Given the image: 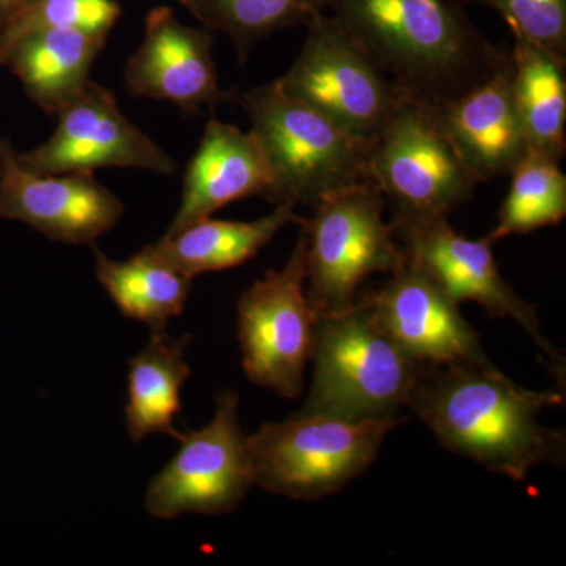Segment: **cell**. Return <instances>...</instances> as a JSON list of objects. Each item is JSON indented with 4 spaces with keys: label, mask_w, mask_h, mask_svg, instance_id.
<instances>
[{
    "label": "cell",
    "mask_w": 566,
    "mask_h": 566,
    "mask_svg": "<svg viewBox=\"0 0 566 566\" xmlns=\"http://www.w3.org/2000/svg\"><path fill=\"white\" fill-rule=\"evenodd\" d=\"M564 405V389H527L491 360L424 367L408 401L444 449L515 482L535 465L564 468L565 431L539 422L545 409Z\"/></svg>",
    "instance_id": "1"
},
{
    "label": "cell",
    "mask_w": 566,
    "mask_h": 566,
    "mask_svg": "<svg viewBox=\"0 0 566 566\" xmlns=\"http://www.w3.org/2000/svg\"><path fill=\"white\" fill-rule=\"evenodd\" d=\"M405 95L436 107L490 77L506 52L461 0H319Z\"/></svg>",
    "instance_id": "2"
},
{
    "label": "cell",
    "mask_w": 566,
    "mask_h": 566,
    "mask_svg": "<svg viewBox=\"0 0 566 566\" xmlns=\"http://www.w3.org/2000/svg\"><path fill=\"white\" fill-rule=\"evenodd\" d=\"M312 360L301 411L349 420L397 417L424 368L390 337L363 294L348 311L316 316Z\"/></svg>",
    "instance_id": "3"
},
{
    "label": "cell",
    "mask_w": 566,
    "mask_h": 566,
    "mask_svg": "<svg viewBox=\"0 0 566 566\" xmlns=\"http://www.w3.org/2000/svg\"><path fill=\"white\" fill-rule=\"evenodd\" d=\"M271 174L270 202L308 207L368 181V144L354 139L277 82L237 93Z\"/></svg>",
    "instance_id": "4"
},
{
    "label": "cell",
    "mask_w": 566,
    "mask_h": 566,
    "mask_svg": "<svg viewBox=\"0 0 566 566\" xmlns=\"http://www.w3.org/2000/svg\"><path fill=\"white\" fill-rule=\"evenodd\" d=\"M385 208V197L368 180L326 197L303 222L305 294L316 316L348 311L367 279L405 266Z\"/></svg>",
    "instance_id": "5"
},
{
    "label": "cell",
    "mask_w": 566,
    "mask_h": 566,
    "mask_svg": "<svg viewBox=\"0 0 566 566\" xmlns=\"http://www.w3.org/2000/svg\"><path fill=\"white\" fill-rule=\"evenodd\" d=\"M403 419L349 420L300 411L249 436L253 483L296 501L337 493L374 463Z\"/></svg>",
    "instance_id": "6"
},
{
    "label": "cell",
    "mask_w": 566,
    "mask_h": 566,
    "mask_svg": "<svg viewBox=\"0 0 566 566\" xmlns=\"http://www.w3.org/2000/svg\"><path fill=\"white\" fill-rule=\"evenodd\" d=\"M367 174L392 210V223L449 216L479 185L438 107L409 95L368 144Z\"/></svg>",
    "instance_id": "7"
},
{
    "label": "cell",
    "mask_w": 566,
    "mask_h": 566,
    "mask_svg": "<svg viewBox=\"0 0 566 566\" xmlns=\"http://www.w3.org/2000/svg\"><path fill=\"white\" fill-rule=\"evenodd\" d=\"M305 25L303 50L275 82L354 139L370 144L405 93L333 17L318 10Z\"/></svg>",
    "instance_id": "8"
},
{
    "label": "cell",
    "mask_w": 566,
    "mask_h": 566,
    "mask_svg": "<svg viewBox=\"0 0 566 566\" xmlns=\"http://www.w3.org/2000/svg\"><path fill=\"white\" fill-rule=\"evenodd\" d=\"M240 398L226 390L216 398L214 416L202 430L182 434L181 447L153 476L144 506L156 520L197 513H232L255 483L249 436L241 431Z\"/></svg>",
    "instance_id": "9"
},
{
    "label": "cell",
    "mask_w": 566,
    "mask_h": 566,
    "mask_svg": "<svg viewBox=\"0 0 566 566\" xmlns=\"http://www.w3.org/2000/svg\"><path fill=\"white\" fill-rule=\"evenodd\" d=\"M305 238L301 234L281 270H271L241 296L238 338L245 375L294 400L312 360L316 315L305 294Z\"/></svg>",
    "instance_id": "10"
},
{
    "label": "cell",
    "mask_w": 566,
    "mask_h": 566,
    "mask_svg": "<svg viewBox=\"0 0 566 566\" xmlns=\"http://www.w3.org/2000/svg\"><path fill=\"white\" fill-rule=\"evenodd\" d=\"M390 226L408 262L430 275L457 304L472 301L493 318H512L520 324L545 356L547 371L565 390L564 356L543 335L535 305L523 300L502 277L493 244L486 238L461 237L450 226L449 216Z\"/></svg>",
    "instance_id": "11"
},
{
    "label": "cell",
    "mask_w": 566,
    "mask_h": 566,
    "mask_svg": "<svg viewBox=\"0 0 566 566\" xmlns=\"http://www.w3.org/2000/svg\"><path fill=\"white\" fill-rule=\"evenodd\" d=\"M55 117L50 139L18 155L31 172L95 174L104 167H134L174 174L172 158L122 114L111 91L92 80Z\"/></svg>",
    "instance_id": "12"
},
{
    "label": "cell",
    "mask_w": 566,
    "mask_h": 566,
    "mask_svg": "<svg viewBox=\"0 0 566 566\" xmlns=\"http://www.w3.org/2000/svg\"><path fill=\"white\" fill-rule=\"evenodd\" d=\"M123 211L95 174L31 172L0 137V219L28 223L59 243L92 244L117 226Z\"/></svg>",
    "instance_id": "13"
},
{
    "label": "cell",
    "mask_w": 566,
    "mask_h": 566,
    "mask_svg": "<svg viewBox=\"0 0 566 566\" xmlns=\"http://www.w3.org/2000/svg\"><path fill=\"white\" fill-rule=\"evenodd\" d=\"M212 44L210 29L182 24L170 7L153 9L145 18L144 40L126 63V91L136 98L166 99L191 117L203 107L234 103L237 92L219 85Z\"/></svg>",
    "instance_id": "14"
},
{
    "label": "cell",
    "mask_w": 566,
    "mask_h": 566,
    "mask_svg": "<svg viewBox=\"0 0 566 566\" xmlns=\"http://www.w3.org/2000/svg\"><path fill=\"white\" fill-rule=\"evenodd\" d=\"M363 296L390 337L423 367L490 363L460 304L408 259Z\"/></svg>",
    "instance_id": "15"
},
{
    "label": "cell",
    "mask_w": 566,
    "mask_h": 566,
    "mask_svg": "<svg viewBox=\"0 0 566 566\" xmlns=\"http://www.w3.org/2000/svg\"><path fill=\"white\" fill-rule=\"evenodd\" d=\"M442 126L476 181L512 174L527 144L513 96L512 54L485 81L438 107Z\"/></svg>",
    "instance_id": "16"
},
{
    "label": "cell",
    "mask_w": 566,
    "mask_h": 566,
    "mask_svg": "<svg viewBox=\"0 0 566 566\" xmlns=\"http://www.w3.org/2000/svg\"><path fill=\"white\" fill-rule=\"evenodd\" d=\"M270 189V169L253 134L210 118L188 164L180 207L166 233L180 232L237 200L268 199Z\"/></svg>",
    "instance_id": "17"
},
{
    "label": "cell",
    "mask_w": 566,
    "mask_h": 566,
    "mask_svg": "<svg viewBox=\"0 0 566 566\" xmlns=\"http://www.w3.org/2000/svg\"><path fill=\"white\" fill-rule=\"evenodd\" d=\"M106 39L76 29H40L0 39V66L22 82L40 109L57 115L91 81Z\"/></svg>",
    "instance_id": "18"
},
{
    "label": "cell",
    "mask_w": 566,
    "mask_h": 566,
    "mask_svg": "<svg viewBox=\"0 0 566 566\" xmlns=\"http://www.w3.org/2000/svg\"><path fill=\"white\" fill-rule=\"evenodd\" d=\"M304 219L290 205H277L271 214L252 222L212 221L207 218L180 232L164 233L156 243L142 249L186 277L226 271L253 259L289 223Z\"/></svg>",
    "instance_id": "19"
},
{
    "label": "cell",
    "mask_w": 566,
    "mask_h": 566,
    "mask_svg": "<svg viewBox=\"0 0 566 566\" xmlns=\"http://www.w3.org/2000/svg\"><path fill=\"white\" fill-rule=\"evenodd\" d=\"M150 333L148 344L128 363L126 428L136 444L150 434H167L180 442L182 433L174 422L181 411V389L192 375L186 363L192 338H170L167 331Z\"/></svg>",
    "instance_id": "20"
},
{
    "label": "cell",
    "mask_w": 566,
    "mask_h": 566,
    "mask_svg": "<svg viewBox=\"0 0 566 566\" xmlns=\"http://www.w3.org/2000/svg\"><path fill=\"white\" fill-rule=\"evenodd\" d=\"M513 96L527 151L562 163L566 151V57L513 35Z\"/></svg>",
    "instance_id": "21"
},
{
    "label": "cell",
    "mask_w": 566,
    "mask_h": 566,
    "mask_svg": "<svg viewBox=\"0 0 566 566\" xmlns=\"http://www.w3.org/2000/svg\"><path fill=\"white\" fill-rule=\"evenodd\" d=\"M93 253L96 279L126 318L145 323L150 331H167L170 319L185 311L192 279L144 252L125 262H115L98 248Z\"/></svg>",
    "instance_id": "22"
},
{
    "label": "cell",
    "mask_w": 566,
    "mask_h": 566,
    "mask_svg": "<svg viewBox=\"0 0 566 566\" xmlns=\"http://www.w3.org/2000/svg\"><path fill=\"white\" fill-rule=\"evenodd\" d=\"M509 177L512 182L499 211V221L486 237L491 244L564 221L566 177L560 163L527 151Z\"/></svg>",
    "instance_id": "23"
},
{
    "label": "cell",
    "mask_w": 566,
    "mask_h": 566,
    "mask_svg": "<svg viewBox=\"0 0 566 566\" xmlns=\"http://www.w3.org/2000/svg\"><path fill=\"white\" fill-rule=\"evenodd\" d=\"M180 3L203 28L226 33L241 63L259 41L283 29L305 24L315 11L323 10L319 0H180Z\"/></svg>",
    "instance_id": "24"
},
{
    "label": "cell",
    "mask_w": 566,
    "mask_h": 566,
    "mask_svg": "<svg viewBox=\"0 0 566 566\" xmlns=\"http://www.w3.org/2000/svg\"><path fill=\"white\" fill-rule=\"evenodd\" d=\"M120 14L117 0H35L0 31V39L40 29L65 28L107 40Z\"/></svg>",
    "instance_id": "25"
},
{
    "label": "cell",
    "mask_w": 566,
    "mask_h": 566,
    "mask_svg": "<svg viewBox=\"0 0 566 566\" xmlns=\"http://www.w3.org/2000/svg\"><path fill=\"white\" fill-rule=\"evenodd\" d=\"M493 9L512 35L566 57V0H475Z\"/></svg>",
    "instance_id": "26"
},
{
    "label": "cell",
    "mask_w": 566,
    "mask_h": 566,
    "mask_svg": "<svg viewBox=\"0 0 566 566\" xmlns=\"http://www.w3.org/2000/svg\"><path fill=\"white\" fill-rule=\"evenodd\" d=\"M35 0H0V31L7 28L22 11L29 9Z\"/></svg>",
    "instance_id": "27"
}]
</instances>
